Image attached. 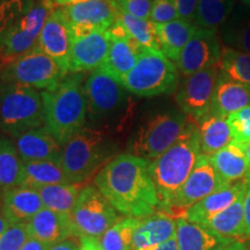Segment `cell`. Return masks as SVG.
<instances>
[{"instance_id": "obj_1", "label": "cell", "mask_w": 250, "mask_h": 250, "mask_svg": "<svg viewBox=\"0 0 250 250\" xmlns=\"http://www.w3.org/2000/svg\"><path fill=\"white\" fill-rule=\"evenodd\" d=\"M148 167L149 161L145 159L121 153L95 175L93 184L118 213L138 219L148 217L160 210Z\"/></svg>"}, {"instance_id": "obj_2", "label": "cell", "mask_w": 250, "mask_h": 250, "mask_svg": "<svg viewBox=\"0 0 250 250\" xmlns=\"http://www.w3.org/2000/svg\"><path fill=\"white\" fill-rule=\"evenodd\" d=\"M201 154L198 126L192 120H188L174 145L149 162V174L160 202L159 211L168 214L174 197L190 176Z\"/></svg>"}, {"instance_id": "obj_3", "label": "cell", "mask_w": 250, "mask_h": 250, "mask_svg": "<svg viewBox=\"0 0 250 250\" xmlns=\"http://www.w3.org/2000/svg\"><path fill=\"white\" fill-rule=\"evenodd\" d=\"M83 73H70L52 90H42L45 127L64 147L86 126Z\"/></svg>"}, {"instance_id": "obj_4", "label": "cell", "mask_w": 250, "mask_h": 250, "mask_svg": "<svg viewBox=\"0 0 250 250\" xmlns=\"http://www.w3.org/2000/svg\"><path fill=\"white\" fill-rule=\"evenodd\" d=\"M118 148L110 127L86 125L62 147V167L71 183L80 184L118 155Z\"/></svg>"}, {"instance_id": "obj_5", "label": "cell", "mask_w": 250, "mask_h": 250, "mask_svg": "<svg viewBox=\"0 0 250 250\" xmlns=\"http://www.w3.org/2000/svg\"><path fill=\"white\" fill-rule=\"evenodd\" d=\"M42 126L45 115L39 90L0 83V131L15 139Z\"/></svg>"}, {"instance_id": "obj_6", "label": "cell", "mask_w": 250, "mask_h": 250, "mask_svg": "<svg viewBox=\"0 0 250 250\" xmlns=\"http://www.w3.org/2000/svg\"><path fill=\"white\" fill-rule=\"evenodd\" d=\"M120 83L133 95L153 98L174 93L180 85V72L160 50L144 49L132 70Z\"/></svg>"}, {"instance_id": "obj_7", "label": "cell", "mask_w": 250, "mask_h": 250, "mask_svg": "<svg viewBox=\"0 0 250 250\" xmlns=\"http://www.w3.org/2000/svg\"><path fill=\"white\" fill-rule=\"evenodd\" d=\"M87 104V120L109 126L130 108L129 92L120 81L101 68L94 70L83 81Z\"/></svg>"}, {"instance_id": "obj_8", "label": "cell", "mask_w": 250, "mask_h": 250, "mask_svg": "<svg viewBox=\"0 0 250 250\" xmlns=\"http://www.w3.org/2000/svg\"><path fill=\"white\" fill-rule=\"evenodd\" d=\"M187 123V115L181 111L156 114L131 137L127 151L149 162L155 160L180 138Z\"/></svg>"}, {"instance_id": "obj_9", "label": "cell", "mask_w": 250, "mask_h": 250, "mask_svg": "<svg viewBox=\"0 0 250 250\" xmlns=\"http://www.w3.org/2000/svg\"><path fill=\"white\" fill-rule=\"evenodd\" d=\"M67 76L54 59L39 46L14 61L2 65L0 83L29 87L34 89L52 90Z\"/></svg>"}, {"instance_id": "obj_10", "label": "cell", "mask_w": 250, "mask_h": 250, "mask_svg": "<svg viewBox=\"0 0 250 250\" xmlns=\"http://www.w3.org/2000/svg\"><path fill=\"white\" fill-rule=\"evenodd\" d=\"M120 218L108 199L94 184L81 188L71 212L77 237L99 239Z\"/></svg>"}, {"instance_id": "obj_11", "label": "cell", "mask_w": 250, "mask_h": 250, "mask_svg": "<svg viewBox=\"0 0 250 250\" xmlns=\"http://www.w3.org/2000/svg\"><path fill=\"white\" fill-rule=\"evenodd\" d=\"M219 77L218 65L184 77L175 94L181 110L190 120L198 123L211 112L214 90Z\"/></svg>"}, {"instance_id": "obj_12", "label": "cell", "mask_w": 250, "mask_h": 250, "mask_svg": "<svg viewBox=\"0 0 250 250\" xmlns=\"http://www.w3.org/2000/svg\"><path fill=\"white\" fill-rule=\"evenodd\" d=\"M226 186L218 176L210 156L201 154L186 183L174 197L168 214L183 213L219 188ZM228 186V184H227Z\"/></svg>"}, {"instance_id": "obj_13", "label": "cell", "mask_w": 250, "mask_h": 250, "mask_svg": "<svg viewBox=\"0 0 250 250\" xmlns=\"http://www.w3.org/2000/svg\"><path fill=\"white\" fill-rule=\"evenodd\" d=\"M62 8L71 24L73 40L93 31L109 30L117 14L114 0H86Z\"/></svg>"}, {"instance_id": "obj_14", "label": "cell", "mask_w": 250, "mask_h": 250, "mask_svg": "<svg viewBox=\"0 0 250 250\" xmlns=\"http://www.w3.org/2000/svg\"><path fill=\"white\" fill-rule=\"evenodd\" d=\"M221 51L223 46L217 35V29L197 27L175 64L183 77L191 76L196 72L218 65Z\"/></svg>"}, {"instance_id": "obj_15", "label": "cell", "mask_w": 250, "mask_h": 250, "mask_svg": "<svg viewBox=\"0 0 250 250\" xmlns=\"http://www.w3.org/2000/svg\"><path fill=\"white\" fill-rule=\"evenodd\" d=\"M73 35L71 24L62 7H56L46 19L41 31L37 46L57 62L62 70L68 74Z\"/></svg>"}, {"instance_id": "obj_16", "label": "cell", "mask_w": 250, "mask_h": 250, "mask_svg": "<svg viewBox=\"0 0 250 250\" xmlns=\"http://www.w3.org/2000/svg\"><path fill=\"white\" fill-rule=\"evenodd\" d=\"M111 44L109 30L93 31L73 40L70 57V73H85L98 70L107 57Z\"/></svg>"}, {"instance_id": "obj_17", "label": "cell", "mask_w": 250, "mask_h": 250, "mask_svg": "<svg viewBox=\"0 0 250 250\" xmlns=\"http://www.w3.org/2000/svg\"><path fill=\"white\" fill-rule=\"evenodd\" d=\"M28 236L35 237L48 246L77 237L70 214H62L43 208L26 225Z\"/></svg>"}, {"instance_id": "obj_18", "label": "cell", "mask_w": 250, "mask_h": 250, "mask_svg": "<svg viewBox=\"0 0 250 250\" xmlns=\"http://www.w3.org/2000/svg\"><path fill=\"white\" fill-rule=\"evenodd\" d=\"M14 144L23 162L62 160V146L45 126L21 134L14 139Z\"/></svg>"}, {"instance_id": "obj_19", "label": "cell", "mask_w": 250, "mask_h": 250, "mask_svg": "<svg viewBox=\"0 0 250 250\" xmlns=\"http://www.w3.org/2000/svg\"><path fill=\"white\" fill-rule=\"evenodd\" d=\"M247 191V180L219 188L183 213L188 220L204 225L212 217L226 210Z\"/></svg>"}, {"instance_id": "obj_20", "label": "cell", "mask_w": 250, "mask_h": 250, "mask_svg": "<svg viewBox=\"0 0 250 250\" xmlns=\"http://www.w3.org/2000/svg\"><path fill=\"white\" fill-rule=\"evenodd\" d=\"M44 208L37 190L15 187L2 193L1 210L11 225H27Z\"/></svg>"}, {"instance_id": "obj_21", "label": "cell", "mask_w": 250, "mask_h": 250, "mask_svg": "<svg viewBox=\"0 0 250 250\" xmlns=\"http://www.w3.org/2000/svg\"><path fill=\"white\" fill-rule=\"evenodd\" d=\"M175 237L179 250H219L234 241L218 235L204 225L188 220L183 215L176 218Z\"/></svg>"}, {"instance_id": "obj_22", "label": "cell", "mask_w": 250, "mask_h": 250, "mask_svg": "<svg viewBox=\"0 0 250 250\" xmlns=\"http://www.w3.org/2000/svg\"><path fill=\"white\" fill-rule=\"evenodd\" d=\"M176 235V219L158 211L142 218L133 234L132 250H138L164 243Z\"/></svg>"}, {"instance_id": "obj_23", "label": "cell", "mask_w": 250, "mask_h": 250, "mask_svg": "<svg viewBox=\"0 0 250 250\" xmlns=\"http://www.w3.org/2000/svg\"><path fill=\"white\" fill-rule=\"evenodd\" d=\"M218 176L224 184L241 182L249 176V162L245 145L233 140L229 145L210 156Z\"/></svg>"}, {"instance_id": "obj_24", "label": "cell", "mask_w": 250, "mask_h": 250, "mask_svg": "<svg viewBox=\"0 0 250 250\" xmlns=\"http://www.w3.org/2000/svg\"><path fill=\"white\" fill-rule=\"evenodd\" d=\"M143 50L142 46H139L130 37L111 36L109 52L100 68L114 79L121 81L132 70Z\"/></svg>"}, {"instance_id": "obj_25", "label": "cell", "mask_w": 250, "mask_h": 250, "mask_svg": "<svg viewBox=\"0 0 250 250\" xmlns=\"http://www.w3.org/2000/svg\"><path fill=\"white\" fill-rule=\"evenodd\" d=\"M111 36H127L143 49L160 50L155 24L149 19L134 18L117 8L116 20L109 29Z\"/></svg>"}, {"instance_id": "obj_26", "label": "cell", "mask_w": 250, "mask_h": 250, "mask_svg": "<svg viewBox=\"0 0 250 250\" xmlns=\"http://www.w3.org/2000/svg\"><path fill=\"white\" fill-rule=\"evenodd\" d=\"M250 104V89L240 85L235 81L228 79L219 72L215 86L213 102H212V114L228 117L234 112L241 110Z\"/></svg>"}, {"instance_id": "obj_27", "label": "cell", "mask_w": 250, "mask_h": 250, "mask_svg": "<svg viewBox=\"0 0 250 250\" xmlns=\"http://www.w3.org/2000/svg\"><path fill=\"white\" fill-rule=\"evenodd\" d=\"M196 29L195 23L182 19L165 24H155L160 51L171 62H176Z\"/></svg>"}, {"instance_id": "obj_28", "label": "cell", "mask_w": 250, "mask_h": 250, "mask_svg": "<svg viewBox=\"0 0 250 250\" xmlns=\"http://www.w3.org/2000/svg\"><path fill=\"white\" fill-rule=\"evenodd\" d=\"M245 195L236 199L226 210L212 217L204 224L218 235L233 240H249L245 214Z\"/></svg>"}, {"instance_id": "obj_29", "label": "cell", "mask_w": 250, "mask_h": 250, "mask_svg": "<svg viewBox=\"0 0 250 250\" xmlns=\"http://www.w3.org/2000/svg\"><path fill=\"white\" fill-rule=\"evenodd\" d=\"M196 124L198 126L202 154L212 156L234 140L227 117L210 112Z\"/></svg>"}, {"instance_id": "obj_30", "label": "cell", "mask_w": 250, "mask_h": 250, "mask_svg": "<svg viewBox=\"0 0 250 250\" xmlns=\"http://www.w3.org/2000/svg\"><path fill=\"white\" fill-rule=\"evenodd\" d=\"M71 183L59 161H28L23 162L19 187L40 189L52 184Z\"/></svg>"}, {"instance_id": "obj_31", "label": "cell", "mask_w": 250, "mask_h": 250, "mask_svg": "<svg viewBox=\"0 0 250 250\" xmlns=\"http://www.w3.org/2000/svg\"><path fill=\"white\" fill-rule=\"evenodd\" d=\"M22 165L14 140L0 136V192L19 187Z\"/></svg>"}, {"instance_id": "obj_32", "label": "cell", "mask_w": 250, "mask_h": 250, "mask_svg": "<svg viewBox=\"0 0 250 250\" xmlns=\"http://www.w3.org/2000/svg\"><path fill=\"white\" fill-rule=\"evenodd\" d=\"M80 184H52L37 189L45 208L62 214H70L80 192Z\"/></svg>"}, {"instance_id": "obj_33", "label": "cell", "mask_w": 250, "mask_h": 250, "mask_svg": "<svg viewBox=\"0 0 250 250\" xmlns=\"http://www.w3.org/2000/svg\"><path fill=\"white\" fill-rule=\"evenodd\" d=\"M219 72L250 89V54L235 48H223Z\"/></svg>"}, {"instance_id": "obj_34", "label": "cell", "mask_w": 250, "mask_h": 250, "mask_svg": "<svg viewBox=\"0 0 250 250\" xmlns=\"http://www.w3.org/2000/svg\"><path fill=\"white\" fill-rule=\"evenodd\" d=\"M140 219L120 217L104 234L99 237L98 242L102 250H132L133 234Z\"/></svg>"}, {"instance_id": "obj_35", "label": "cell", "mask_w": 250, "mask_h": 250, "mask_svg": "<svg viewBox=\"0 0 250 250\" xmlns=\"http://www.w3.org/2000/svg\"><path fill=\"white\" fill-rule=\"evenodd\" d=\"M232 0H198L195 24L204 29H217L232 11Z\"/></svg>"}, {"instance_id": "obj_36", "label": "cell", "mask_w": 250, "mask_h": 250, "mask_svg": "<svg viewBox=\"0 0 250 250\" xmlns=\"http://www.w3.org/2000/svg\"><path fill=\"white\" fill-rule=\"evenodd\" d=\"M27 0H1L0 1V48L6 37L15 27L29 5Z\"/></svg>"}, {"instance_id": "obj_37", "label": "cell", "mask_w": 250, "mask_h": 250, "mask_svg": "<svg viewBox=\"0 0 250 250\" xmlns=\"http://www.w3.org/2000/svg\"><path fill=\"white\" fill-rule=\"evenodd\" d=\"M233 138L240 144L250 143V104L227 117Z\"/></svg>"}, {"instance_id": "obj_38", "label": "cell", "mask_w": 250, "mask_h": 250, "mask_svg": "<svg viewBox=\"0 0 250 250\" xmlns=\"http://www.w3.org/2000/svg\"><path fill=\"white\" fill-rule=\"evenodd\" d=\"M177 13L175 0H153L152 11L149 20L154 24H165L177 20Z\"/></svg>"}, {"instance_id": "obj_39", "label": "cell", "mask_w": 250, "mask_h": 250, "mask_svg": "<svg viewBox=\"0 0 250 250\" xmlns=\"http://www.w3.org/2000/svg\"><path fill=\"white\" fill-rule=\"evenodd\" d=\"M28 237L26 225H11L0 235V250H21Z\"/></svg>"}, {"instance_id": "obj_40", "label": "cell", "mask_w": 250, "mask_h": 250, "mask_svg": "<svg viewBox=\"0 0 250 250\" xmlns=\"http://www.w3.org/2000/svg\"><path fill=\"white\" fill-rule=\"evenodd\" d=\"M116 7L125 14L139 19H149L153 0H114Z\"/></svg>"}, {"instance_id": "obj_41", "label": "cell", "mask_w": 250, "mask_h": 250, "mask_svg": "<svg viewBox=\"0 0 250 250\" xmlns=\"http://www.w3.org/2000/svg\"><path fill=\"white\" fill-rule=\"evenodd\" d=\"M227 41L235 49L250 54V19L227 34Z\"/></svg>"}, {"instance_id": "obj_42", "label": "cell", "mask_w": 250, "mask_h": 250, "mask_svg": "<svg viewBox=\"0 0 250 250\" xmlns=\"http://www.w3.org/2000/svg\"><path fill=\"white\" fill-rule=\"evenodd\" d=\"M179 18L195 23V15L198 0H175Z\"/></svg>"}, {"instance_id": "obj_43", "label": "cell", "mask_w": 250, "mask_h": 250, "mask_svg": "<svg viewBox=\"0 0 250 250\" xmlns=\"http://www.w3.org/2000/svg\"><path fill=\"white\" fill-rule=\"evenodd\" d=\"M49 250H80V240L79 237H71L51 246Z\"/></svg>"}, {"instance_id": "obj_44", "label": "cell", "mask_w": 250, "mask_h": 250, "mask_svg": "<svg viewBox=\"0 0 250 250\" xmlns=\"http://www.w3.org/2000/svg\"><path fill=\"white\" fill-rule=\"evenodd\" d=\"M50 246L46 243L40 241V240L35 239V237H28L27 241L24 242L21 250H49Z\"/></svg>"}, {"instance_id": "obj_45", "label": "cell", "mask_w": 250, "mask_h": 250, "mask_svg": "<svg viewBox=\"0 0 250 250\" xmlns=\"http://www.w3.org/2000/svg\"><path fill=\"white\" fill-rule=\"evenodd\" d=\"M245 214L247 224V234L250 240V177L247 179V191L245 196Z\"/></svg>"}, {"instance_id": "obj_46", "label": "cell", "mask_w": 250, "mask_h": 250, "mask_svg": "<svg viewBox=\"0 0 250 250\" xmlns=\"http://www.w3.org/2000/svg\"><path fill=\"white\" fill-rule=\"evenodd\" d=\"M138 250H179V247H177L176 237H173V239L168 240L164 243H159V245L146 247V248H142Z\"/></svg>"}, {"instance_id": "obj_47", "label": "cell", "mask_w": 250, "mask_h": 250, "mask_svg": "<svg viewBox=\"0 0 250 250\" xmlns=\"http://www.w3.org/2000/svg\"><path fill=\"white\" fill-rule=\"evenodd\" d=\"M80 240V250H102L100 247L98 240L93 237L81 236Z\"/></svg>"}, {"instance_id": "obj_48", "label": "cell", "mask_w": 250, "mask_h": 250, "mask_svg": "<svg viewBox=\"0 0 250 250\" xmlns=\"http://www.w3.org/2000/svg\"><path fill=\"white\" fill-rule=\"evenodd\" d=\"M219 250H250V240H234Z\"/></svg>"}, {"instance_id": "obj_49", "label": "cell", "mask_w": 250, "mask_h": 250, "mask_svg": "<svg viewBox=\"0 0 250 250\" xmlns=\"http://www.w3.org/2000/svg\"><path fill=\"white\" fill-rule=\"evenodd\" d=\"M83 1H86V0H54L55 5L57 6V7H66V6L76 5Z\"/></svg>"}, {"instance_id": "obj_50", "label": "cell", "mask_w": 250, "mask_h": 250, "mask_svg": "<svg viewBox=\"0 0 250 250\" xmlns=\"http://www.w3.org/2000/svg\"><path fill=\"white\" fill-rule=\"evenodd\" d=\"M9 226H11V224H9V221L6 219L4 213H2V210L0 208V235H1Z\"/></svg>"}, {"instance_id": "obj_51", "label": "cell", "mask_w": 250, "mask_h": 250, "mask_svg": "<svg viewBox=\"0 0 250 250\" xmlns=\"http://www.w3.org/2000/svg\"><path fill=\"white\" fill-rule=\"evenodd\" d=\"M243 145H245L247 159H248V162H249V176H248V177H250V143H248V144H243Z\"/></svg>"}, {"instance_id": "obj_52", "label": "cell", "mask_w": 250, "mask_h": 250, "mask_svg": "<svg viewBox=\"0 0 250 250\" xmlns=\"http://www.w3.org/2000/svg\"><path fill=\"white\" fill-rule=\"evenodd\" d=\"M1 201H2V193L0 192V208H1Z\"/></svg>"}, {"instance_id": "obj_53", "label": "cell", "mask_w": 250, "mask_h": 250, "mask_svg": "<svg viewBox=\"0 0 250 250\" xmlns=\"http://www.w3.org/2000/svg\"><path fill=\"white\" fill-rule=\"evenodd\" d=\"M245 2H246V4H247V5H248V6H249V7H250V0H245Z\"/></svg>"}, {"instance_id": "obj_54", "label": "cell", "mask_w": 250, "mask_h": 250, "mask_svg": "<svg viewBox=\"0 0 250 250\" xmlns=\"http://www.w3.org/2000/svg\"><path fill=\"white\" fill-rule=\"evenodd\" d=\"M1 68H2V62L1 59H0V72H1Z\"/></svg>"}, {"instance_id": "obj_55", "label": "cell", "mask_w": 250, "mask_h": 250, "mask_svg": "<svg viewBox=\"0 0 250 250\" xmlns=\"http://www.w3.org/2000/svg\"><path fill=\"white\" fill-rule=\"evenodd\" d=\"M0 1H1V0H0Z\"/></svg>"}]
</instances>
